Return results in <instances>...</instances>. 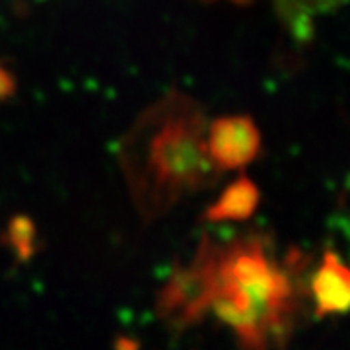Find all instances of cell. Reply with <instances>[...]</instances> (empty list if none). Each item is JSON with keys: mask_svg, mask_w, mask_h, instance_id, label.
I'll return each instance as SVG.
<instances>
[{"mask_svg": "<svg viewBox=\"0 0 350 350\" xmlns=\"http://www.w3.org/2000/svg\"><path fill=\"white\" fill-rule=\"evenodd\" d=\"M296 304L292 278L269 257L262 241L245 239L214 251L208 310L236 333L241 350L282 345Z\"/></svg>", "mask_w": 350, "mask_h": 350, "instance_id": "obj_1", "label": "cell"}, {"mask_svg": "<svg viewBox=\"0 0 350 350\" xmlns=\"http://www.w3.org/2000/svg\"><path fill=\"white\" fill-rule=\"evenodd\" d=\"M152 175L167 193H181L208 183L213 175L211 158L200 144L197 129L179 121L165 125L160 135L150 140L148 152Z\"/></svg>", "mask_w": 350, "mask_h": 350, "instance_id": "obj_2", "label": "cell"}, {"mask_svg": "<svg viewBox=\"0 0 350 350\" xmlns=\"http://www.w3.org/2000/svg\"><path fill=\"white\" fill-rule=\"evenodd\" d=\"M214 251L204 250L195 262L172 276L160 296V313L174 325H189L208 310L213 294Z\"/></svg>", "mask_w": 350, "mask_h": 350, "instance_id": "obj_3", "label": "cell"}, {"mask_svg": "<svg viewBox=\"0 0 350 350\" xmlns=\"http://www.w3.org/2000/svg\"><path fill=\"white\" fill-rule=\"evenodd\" d=\"M206 146L216 167L236 170L255 160L261 148V135L250 117H222L211 125Z\"/></svg>", "mask_w": 350, "mask_h": 350, "instance_id": "obj_4", "label": "cell"}, {"mask_svg": "<svg viewBox=\"0 0 350 350\" xmlns=\"http://www.w3.org/2000/svg\"><path fill=\"white\" fill-rule=\"evenodd\" d=\"M315 315H338L350 312V269L335 251L327 250L312 278Z\"/></svg>", "mask_w": 350, "mask_h": 350, "instance_id": "obj_5", "label": "cell"}, {"mask_svg": "<svg viewBox=\"0 0 350 350\" xmlns=\"http://www.w3.org/2000/svg\"><path fill=\"white\" fill-rule=\"evenodd\" d=\"M259 204V189L247 179L239 177L238 181L230 183L222 191V195L206 211V218L211 222H239L247 220L257 211Z\"/></svg>", "mask_w": 350, "mask_h": 350, "instance_id": "obj_6", "label": "cell"}, {"mask_svg": "<svg viewBox=\"0 0 350 350\" xmlns=\"http://www.w3.org/2000/svg\"><path fill=\"white\" fill-rule=\"evenodd\" d=\"M33 224L27 220V218H14L8 228V241L14 247V251L18 253V257L27 259L31 253H33Z\"/></svg>", "mask_w": 350, "mask_h": 350, "instance_id": "obj_7", "label": "cell"}, {"mask_svg": "<svg viewBox=\"0 0 350 350\" xmlns=\"http://www.w3.org/2000/svg\"><path fill=\"white\" fill-rule=\"evenodd\" d=\"M14 86H16V82H14V76L0 64V100H4V98H8V96H12L14 94Z\"/></svg>", "mask_w": 350, "mask_h": 350, "instance_id": "obj_8", "label": "cell"}]
</instances>
